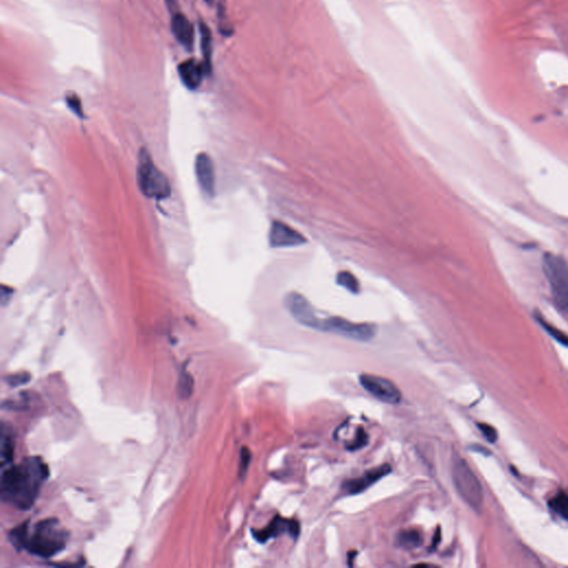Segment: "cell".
<instances>
[{
    "mask_svg": "<svg viewBox=\"0 0 568 568\" xmlns=\"http://www.w3.org/2000/svg\"><path fill=\"white\" fill-rule=\"evenodd\" d=\"M367 442H369V436H367V432L364 431V429L360 427L353 442L350 443V446H346V448L354 452V450H361L362 448L367 446Z\"/></svg>",
    "mask_w": 568,
    "mask_h": 568,
    "instance_id": "obj_21",
    "label": "cell"
},
{
    "mask_svg": "<svg viewBox=\"0 0 568 568\" xmlns=\"http://www.w3.org/2000/svg\"><path fill=\"white\" fill-rule=\"evenodd\" d=\"M48 477L49 469L42 458L38 456L24 458L20 463L3 472L0 496L6 503L27 511L37 500Z\"/></svg>",
    "mask_w": 568,
    "mask_h": 568,
    "instance_id": "obj_1",
    "label": "cell"
},
{
    "mask_svg": "<svg viewBox=\"0 0 568 568\" xmlns=\"http://www.w3.org/2000/svg\"><path fill=\"white\" fill-rule=\"evenodd\" d=\"M543 265L553 303L558 311L568 315V263L560 255L548 253Z\"/></svg>",
    "mask_w": 568,
    "mask_h": 568,
    "instance_id": "obj_4",
    "label": "cell"
},
{
    "mask_svg": "<svg viewBox=\"0 0 568 568\" xmlns=\"http://www.w3.org/2000/svg\"><path fill=\"white\" fill-rule=\"evenodd\" d=\"M137 178L142 194L149 198L160 200L170 196L171 187L168 179L156 167L146 149L140 151Z\"/></svg>",
    "mask_w": 568,
    "mask_h": 568,
    "instance_id": "obj_5",
    "label": "cell"
},
{
    "mask_svg": "<svg viewBox=\"0 0 568 568\" xmlns=\"http://www.w3.org/2000/svg\"><path fill=\"white\" fill-rule=\"evenodd\" d=\"M479 429H481V432L483 433L484 438H486L488 442H496V440H498V432H496V429H495L492 425L479 424Z\"/></svg>",
    "mask_w": 568,
    "mask_h": 568,
    "instance_id": "obj_25",
    "label": "cell"
},
{
    "mask_svg": "<svg viewBox=\"0 0 568 568\" xmlns=\"http://www.w3.org/2000/svg\"><path fill=\"white\" fill-rule=\"evenodd\" d=\"M450 469L456 492L469 507L477 512L481 511L484 502V492L473 469L457 453L452 456Z\"/></svg>",
    "mask_w": 568,
    "mask_h": 568,
    "instance_id": "obj_3",
    "label": "cell"
},
{
    "mask_svg": "<svg viewBox=\"0 0 568 568\" xmlns=\"http://www.w3.org/2000/svg\"><path fill=\"white\" fill-rule=\"evenodd\" d=\"M550 507L564 519H568V495L560 493L550 500Z\"/></svg>",
    "mask_w": 568,
    "mask_h": 568,
    "instance_id": "obj_19",
    "label": "cell"
},
{
    "mask_svg": "<svg viewBox=\"0 0 568 568\" xmlns=\"http://www.w3.org/2000/svg\"><path fill=\"white\" fill-rule=\"evenodd\" d=\"M362 388L384 403L398 404L402 400V393L392 381L372 374H362L359 377Z\"/></svg>",
    "mask_w": 568,
    "mask_h": 568,
    "instance_id": "obj_7",
    "label": "cell"
},
{
    "mask_svg": "<svg viewBox=\"0 0 568 568\" xmlns=\"http://www.w3.org/2000/svg\"><path fill=\"white\" fill-rule=\"evenodd\" d=\"M286 307L296 322L313 330L319 331L321 317L307 298L296 292H291L286 296Z\"/></svg>",
    "mask_w": 568,
    "mask_h": 568,
    "instance_id": "obj_8",
    "label": "cell"
},
{
    "mask_svg": "<svg viewBox=\"0 0 568 568\" xmlns=\"http://www.w3.org/2000/svg\"><path fill=\"white\" fill-rule=\"evenodd\" d=\"M391 471H392V469H391L389 464H383L379 467L370 469L359 479H348V481L344 482L341 488L348 495L360 494V493L367 490L370 486L375 484L377 481H380L385 475L390 474Z\"/></svg>",
    "mask_w": 568,
    "mask_h": 568,
    "instance_id": "obj_11",
    "label": "cell"
},
{
    "mask_svg": "<svg viewBox=\"0 0 568 568\" xmlns=\"http://www.w3.org/2000/svg\"><path fill=\"white\" fill-rule=\"evenodd\" d=\"M67 105L70 108L71 111H74L79 118H84V111H82V100L79 99L76 94H69L67 97Z\"/></svg>",
    "mask_w": 568,
    "mask_h": 568,
    "instance_id": "obj_23",
    "label": "cell"
},
{
    "mask_svg": "<svg viewBox=\"0 0 568 568\" xmlns=\"http://www.w3.org/2000/svg\"><path fill=\"white\" fill-rule=\"evenodd\" d=\"M171 29L176 39L187 49H191L194 42V29L184 13H177L171 19Z\"/></svg>",
    "mask_w": 568,
    "mask_h": 568,
    "instance_id": "obj_14",
    "label": "cell"
},
{
    "mask_svg": "<svg viewBox=\"0 0 568 568\" xmlns=\"http://www.w3.org/2000/svg\"><path fill=\"white\" fill-rule=\"evenodd\" d=\"M269 241L272 248H288V246H301L307 242L302 233L291 228L282 221H273L271 225Z\"/></svg>",
    "mask_w": 568,
    "mask_h": 568,
    "instance_id": "obj_9",
    "label": "cell"
},
{
    "mask_svg": "<svg viewBox=\"0 0 568 568\" xmlns=\"http://www.w3.org/2000/svg\"><path fill=\"white\" fill-rule=\"evenodd\" d=\"M194 389V380L189 372H184L179 379L178 392L182 398H188Z\"/></svg>",
    "mask_w": 568,
    "mask_h": 568,
    "instance_id": "obj_20",
    "label": "cell"
},
{
    "mask_svg": "<svg viewBox=\"0 0 568 568\" xmlns=\"http://www.w3.org/2000/svg\"><path fill=\"white\" fill-rule=\"evenodd\" d=\"M250 462H251V452H250L249 448H242L241 457H240V467H239V473H240V477H241V479L246 477Z\"/></svg>",
    "mask_w": 568,
    "mask_h": 568,
    "instance_id": "obj_24",
    "label": "cell"
},
{
    "mask_svg": "<svg viewBox=\"0 0 568 568\" xmlns=\"http://www.w3.org/2000/svg\"><path fill=\"white\" fill-rule=\"evenodd\" d=\"M11 294H13V290H11V288H6L5 286H3V289H1V300H3L4 304H5L6 298H8Z\"/></svg>",
    "mask_w": 568,
    "mask_h": 568,
    "instance_id": "obj_27",
    "label": "cell"
},
{
    "mask_svg": "<svg viewBox=\"0 0 568 568\" xmlns=\"http://www.w3.org/2000/svg\"><path fill=\"white\" fill-rule=\"evenodd\" d=\"M344 336L351 340L367 342L377 334V327L369 323H354L343 317H331L321 320L320 330Z\"/></svg>",
    "mask_w": 568,
    "mask_h": 568,
    "instance_id": "obj_6",
    "label": "cell"
},
{
    "mask_svg": "<svg viewBox=\"0 0 568 568\" xmlns=\"http://www.w3.org/2000/svg\"><path fill=\"white\" fill-rule=\"evenodd\" d=\"M68 537V531L56 519L38 522L32 531L25 522L9 533V540L17 550H26L42 558L53 557L61 553L65 548Z\"/></svg>",
    "mask_w": 568,
    "mask_h": 568,
    "instance_id": "obj_2",
    "label": "cell"
},
{
    "mask_svg": "<svg viewBox=\"0 0 568 568\" xmlns=\"http://www.w3.org/2000/svg\"><path fill=\"white\" fill-rule=\"evenodd\" d=\"M541 324H543L545 330L548 331L550 333V336L553 338L557 340L560 343L564 344V346H568V336H566L565 333L562 332V331L557 330L556 327H553V325L548 324V323L545 322L543 321L542 319L540 320Z\"/></svg>",
    "mask_w": 568,
    "mask_h": 568,
    "instance_id": "obj_22",
    "label": "cell"
},
{
    "mask_svg": "<svg viewBox=\"0 0 568 568\" xmlns=\"http://www.w3.org/2000/svg\"><path fill=\"white\" fill-rule=\"evenodd\" d=\"M422 542H423L422 535L414 529H404V531H400L396 537V543L398 546L405 548V550H414V548H419Z\"/></svg>",
    "mask_w": 568,
    "mask_h": 568,
    "instance_id": "obj_16",
    "label": "cell"
},
{
    "mask_svg": "<svg viewBox=\"0 0 568 568\" xmlns=\"http://www.w3.org/2000/svg\"><path fill=\"white\" fill-rule=\"evenodd\" d=\"M29 379H30V377H29L28 373H19V374L8 377V384L13 385V386H19V385L28 383Z\"/></svg>",
    "mask_w": 568,
    "mask_h": 568,
    "instance_id": "obj_26",
    "label": "cell"
},
{
    "mask_svg": "<svg viewBox=\"0 0 568 568\" xmlns=\"http://www.w3.org/2000/svg\"><path fill=\"white\" fill-rule=\"evenodd\" d=\"M200 32H201V49L203 59H205L206 71L210 72L211 70V53H213V38H211V32L207 25L201 24L200 26Z\"/></svg>",
    "mask_w": 568,
    "mask_h": 568,
    "instance_id": "obj_17",
    "label": "cell"
},
{
    "mask_svg": "<svg viewBox=\"0 0 568 568\" xmlns=\"http://www.w3.org/2000/svg\"><path fill=\"white\" fill-rule=\"evenodd\" d=\"M206 72L207 71H206L205 65L194 59H188L180 63L178 67V74L181 82H184V86L190 90H196L199 88Z\"/></svg>",
    "mask_w": 568,
    "mask_h": 568,
    "instance_id": "obj_13",
    "label": "cell"
},
{
    "mask_svg": "<svg viewBox=\"0 0 568 568\" xmlns=\"http://www.w3.org/2000/svg\"><path fill=\"white\" fill-rule=\"evenodd\" d=\"M194 168H196V180L203 194L207 196H215V165L209 155L202 152L196 156Z\"/></svg>",
    "mask_w": 568,
    "mask_h": 568,
    "instance_id": "obj_12",
    "label": "cell"
},
{
    "mask_svg": "<svg viewBox=\"0 0 568 568\" xmlns=\"http://www.w3.org/2000/svg\"><path fill=\"white\" fill-rule=\"evenodd\" d=\"M15 438L8 425H3L1 431V465L5 466L13 462Z\"/></svg>",
    "mask_w": 568,
    "mask_h": 568,
    "instance_id": "obj_15",
    "label": "cell"
},
{
    "mask_svg": "<svg viewBox=\"0 0 568 568\" xmlns=\"http://www.w3.org/2000/svg\"><path fill=\"white\" fill-rule=\"evenodd\" d=\"M336 281H338V283L341 286H343V288H346V290L350 291V292H352V294H359V281H358V279H356L351 272H348V271H341V272L338 274Z\"/></svg>",
    "mask_w": 568,
    "mask_h": 568,
    "instance_id": "obj_18",
    "label": "cell"
},
{
    "mask_svg": "<svg viewBox=\"0 0 568 568\" xmlns=\"http://www.w3.org/2000/svg\"><path fill=\"white\" fill-rule=\"evenodd\" d=\"M288 533L294 540H296L300 534V524L291 519H284L280 516L273 519L267 527L260 531H252L254 538L260 543H265L273 537L279 536L283 533Z\"/></svg>",
    "mask_w": 568,
    "mask_h": 568,
    "instance_id": "obj_10",
    "label": "cell"
}]
</instances>
